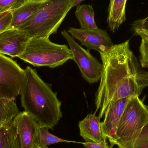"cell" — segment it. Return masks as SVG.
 I'll return each mask as SVG.
<instances>
[{
    "label": "cell",
    "mask_w": 148,
    "mask_h": 148,
    "mask_svg": "<svg viewBox=\"0 0 148 148\" xmlns=\"http://www.w3.org/2000/svg\"><path fill=\"white\" fill-rule=\"evenodd\" d=\"M9 12V11H7V12H3V13H1V14H0V19H1V18H2V17H3L5 16L6 15H7V14Z\"/></svg>",
    "instance_id": "4316f807"
},
{
    "label": "cell",
    "mask_w": 148,
    "mask_h": 148,
    "mask_svg": "<svg viewBox=\"0 0 148 148\" xmlns=\"http://www.w3.org/2000/svg\"><path fill=\"white\" fill-rule=\"evenodd\" d=\"M86 148H106L107 144V139L101 143H96L91 142H80Z\"/></svg>",
    "instance_id": "cb8c5ba5"
},
{
    "label": "cell",
    "mask_w": 148,
    "mask_h": 148,
    "mask_svg": "<svg viewBox=\"0 0 148 148\" xmlns=\"http://www.w3.org/2000/svg\"></svg>",
    "instance_id": "f1b7e54d"
},
{
    "label": "cell",
    "mask_w": 148,
    "mask_h": 148,
    "mask_svg": "<svg viewBox=\"0 0 148 148\" xmlns=\"http://www.w3.org/2000/svg\"><path fill=\"white\" fill-rule=\"evenodd\" d=\"M49 129L46 127H40L39 133V146L40 148H48V146L60 142L79 143L80 142L67 140L57 137L50 133Z\"/></svg>",
    "instance_id": "ac0fdd59"
},
{
    "label": "cell",
    "mask_w": 148,
    "mask_h": 148,
    "mask_svg": "<svg viewBox=\"0 0 148 148\" xmlns=\"http://www.w3.org/2000/svg\"><path fill=\"white\" fill-rule=\"evenodd\" d=\"M26 0H0V14L13 11L21 6Z\"/></svg>",
    "instance_id": "d6986e66"
},
{
    "label": "cell",
    "mask_w": 148,
    "mask_h": 148,
    "mask_svg": "<svg viewBox=\"0 0 148 148\" xmlns=\"http://www.w3.org/2000/svg\"><path fill=\"white\" fill-rule=\"evenodd\" d=\"M15 117L0 128V148H8L17 134Z\"/></svg>",
    "instance_id": "e0dca14e"
},
{
    "label": "cell",
    "mask_w": 148,
    "mask_h": 148,
    "mask_svg": "<svg viewBox=\"0 0 148 148\" xmlns=\"http://www.w3.org/2000/svg\"><path fill=\"white\" fill-rule=\"evenodd\" d=\"M127 0H111L108 7L107 22L111 32L114 33L126 21V9Z\"/></svg>",
    "instance_id": "5bb4252c"
},
{
    "label": "cell",
    "mask_w": 148,
    "mask_h": 148,
    "mask_svg": "<svg viewBox=\"0 0 148 148\" xmlns=\"http://www.w3.org/2000/svg\"><path fill=\"white\" fill-rule=\"evenodd\" d=\"M30 39L24 30L9 29L0 34V54L19 57L25 51Z\"/></svg>",
    "instance_id": "30bf717a"
},
{
    "label": "cell",
    "mask_w": 148,
    "mask_h": 148,
    "mask_svg": "<svg viewBox=\"0 0 148 148\" xmlns=\"http://www.w3.org/2000/svg\"><path fill=\"white\" fill-rule=\"evenodd\" d=\"M47 0H26L25 2L12 11L10 28H18L37 12Z\"/></svg>",
    "instance_id": "4fadbf2b"
},
{
    "label": "cell",
    "mask_w": 148,
    "mask_h": 148,
    "mask_svg": "<svg viewBox=\"0 0 148 148\" xmlns=\"http://www.w3.org/2000/svg\"><path fill=\"white\" fill-rule=\"evenodd\" d=\"M130 98L121 99L110 104L103 116V121L101 122L103 135L110 143L114 145L117 126Z\"/></svg>",
    "instance_id": "8fae6325"
},
{
    "label": "cell",
    "mask_w": 148,
    "mask_h": 148,
    "mask_svg": "<svg viewBox=\"0 0 148 148\" xmlns=\"http://www.w3.org/2000/svg\"><path fill=\"white\" fill-rule=\"evenodd\" d=\"M103 65L95 104L100 120L108 106L118 101L140 96L148 86V72L142 69L130 47L129 41L114 44L100 53Z\"/></svg>",
    "instance_id": "6da1fadb"
},
{
    "label": "cell",
    "mask_w": 148,
    "mask_h": 148,
    "mask_svg": "<svg viewBox=\"0 0 148 148\" xmlns=\"http://www.w3.org/2000/svg\"><path fill=\"white\" fill-rule=\"evenodd\" d=\"M20 113L14 100L0 99V128Z\"/></svg>",
    "instance_id": "2e32d148"
},
{
    "label": "cell",
    "mask_w": 148,
    "mask_h": 148,
    "mask_svg": "<svg viewBox=\"0 0 148 148\" xmlns=\"http://www.w3.org/2000/svg\"><path fill=\"white\" fill-rule=\"evenodd\" d=\"M8 148H22L20 139L17 133L16 136L12 141Z\"/></svg>",
    "instance_id": "484cf974"
},
{
    "label": "cell",
    "mask_w": 148,
    "mask_h": 148,
    "mask_svg": "<svg viewBox=\"0 0 148 148\" xmlns=\"http://www.w3.org/2000/svg\"><path fill=\"white\" fill-rule=\"evenodd\" d=\"M140 52V62L142 67L148 68V41L142 39Z\"/></svg>",
    "instance_id": "44dd1931"
},
{
    "label": "cell",
    "mask_w": 148,
    "mask_h": 148,
    "mask_svg": "<svg viewBox=\"0 0 148 148\" xmlns=\"http://www.w3.org/2000/svg\"><path fill=\"white\" fill-rule=\"evenodd\" d=\"M139 96L130 97L117 126L114 145L119 148H132L148 122V106Z\"/></svg>",
    "instance_id": "5b68a950"
},
{
    "label": "cell",
    "mask_w": 148,
    "mask_h": 148,
    "mask_svg": "<svg viewBox=\"0 0 148 148\" xmlns=\"http://www.w3.org/2000/svg\"><path fill=\"white\" fill-rule=\"evenodd\" d=\"M75 15L83 29L97 30V27L95 20V10L92 5L84 4L76 7Z\"/></svg>",
    "instance_id": "9a60e30c"
},
{
    "label": "cell",
    "mask_w": 148,
    "mask_h": 148,
    "mask_svg": "<svg viewBox=\"0 0 148 148\" xmlns=\"http://www.w3.org/2000/svg\"><path fill=\"white\" fill-rule=\"evenodd\" d=\"M67 32L74 39L78 40L87 50L99 53L104 52L114 45L107 30L98 28L88 30L69 28Z\"/></svg>",
    "instance_id": "ba28073f"
},
{
    "label": "cell",
    "mask_w": 148,
    "mask_h": 148,
    "mask_svg": "<svg viewBox=\"0 0 148 148\" xmlns=\"http://www.w3.org/2000/svg\"><path fill=\"white\" fill-rule=\"evenodd\" d=\"M114 144H112V143H110V145H108V144H107V146H106V148H113V147H114Z\"/></svg>",
    "instance_id": "83f0119b"
},
{
    "label": "cell",
    "mask_w": 148,
    "mask_h": 148,
    "mask_svg": "<svg viewBox=\"0 0 148 148\" xmlns=\"http://www.w3.org/2000/svg\"><path fill=\"white\" fill-rule=\"evenodd\" d=\"M15 119L22 148H40L39 123L25 111L20 112Z\"/></svg>",
    "instance_id": "9c48e42d"
},
{
    "label": "cell",
    "mask_w": 148,
    "mask_h": 148,
    "mask_svg": "<svg viewBox=\"0 0 148 148\" xmlns=\"http://www.w3.org/2000/svg\"><path fill=\"white\" fill-rule=\"evenodd\" d=\"M132 148H148V122L137 137Z\"/></svg>",
    "instance_id": "ffe728a7"
},
{
    "label": "cell",
    "mask_w": 148,
    "mask_h": 148,
    "mask_svg": "<svg viewBox=\"0 0 148 148\" xmlns=\"http://www.w3.org/2000/svg\"><path fill=\"white\" fill-rule=\"evenodd\" d=\"M80 136L86 142L101 143L106 138L103 135L101 124L95 113L89 114L78 123Z\"/></svg>",
    "instance_id": "7c38bea8"
},
{
    "label": "cell",
    "mask_w": 148,
    "mask_h": 148,
    "mask_svg": "<svg viewBox=\"0 0 148 148\" xmlns=\"http://www.w3.org/2000/svg\"><path fill=\"white\" fill-rule=\"evenodd\" d=\"M74 0H47L41 8L17 29L24 30L29 38H49L56 34Z\"/></svg>",
    "instance_id": "3957f363"
},
{
    "label": "cell",
    "mask_w": 148,
    "mask_h": 148,
    "mask_svg": "<svg viewBox=\"0 0 148 148\" xmlns=\"http://www.w3.org/2000/svg\"><path fill=\"white\" fill-rule=\"evenodd\" d=\"M133 30L136 28L148 29V16L145 18L134 21L132 24Z\"/></svg>",
    "instance_id": "603a6c76"
},
{
    "label": "cell",
    "mask_w": 148,
    "mask_h": 148,
    "mask_svg": "<svg viewBox=\"0 0 148 148\" xmlns=\"http://www.w3.org/2000/svg\"><path fill=\"white\" fill-rule=\"evenodd\" d=\"M24 76L25 70L11 58L0 54V99L15 101L20 94Z\"/></svg>",
    "instance_id": "52a82bcc"
},
{
    "label": "cell",
    "mask_w": 148,
    "mask_h": 148,
    "mask_svg": "<svg viewBox=\"0 0 148 148\" xmlns=\"http://www.w3.org/2000/svg\"><path fill=\"white\" fill-rule=\"evenodd\" d=\"M133 30L136 34L140 36L142 39L148 41V29L136 28Z\"/></svg>",
    "instance_id": "d4e9b609"
},
{
    "label": "cell",
    "mask_w": 148,
    "mask_h": 148,
    "mask_svg": "<svg viewBox=\"0 0 148 148\" xmlns=\"http://www.w3.org/2000/svg\"><path fill=\"white\" fill-rule=\"evenodd\" d=\"M19 58L34 67L55 68L73 60L72 51L66 44L54 43L49 38L30 39Z\"/></svg>",
    "instance_id": "277c9868"
},
{
    "label": "cell",
    "mask_w": 148,
    "mask_h": 148,
    "mask_svg": "<svg viewBox=\"0 0 148 148\" xmlns=\"http://www.w3.org/2000/svg\"><path fill=\"white\" fill-rule=\"evenodd\" d=\"M13 14L9 11L5 16L0 19V34L9 29L12 22Z\"/></svg>",
    "instance_id": "7402d4cb"
},
{
    "label": "cell",
    "mask_w": 148,
    "mask_h": 148,
    "mask_svg": "<svg viewBox=\"0 0 148 148\" xmlns=\"http://www.w3.org/2000/svg\"><path fill=\"white\" fill-rule=\"evenodd\" d=\"M20 94L24 111L32 116L40 127L53 129L62 118V103L57 93L40 78L36 70L29 66L25 69Z\"/></svg>",
    "instance_id": "7a4b0ae2"
},
{
    "label": "cell",
    "mask_w": 148,
    "mask_h": 148,
    "mask_svg": "<svg viewBox=\"0 0 148 148\" xmlns=\"http://www.w3.org/2000/svg\"><path fill=\"white\" fill-rule=\"evenodd\" d=\"M61 34L68 43L73 54V60L77 64L84 79L90 84L100 81L102 71V63L90 54V50L77 43L67 31L62 30Z\"/></svg>",
    "instance_id": "8992f818"
}]
</instances>
